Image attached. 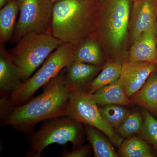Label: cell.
Returning a JSON list of instances; mask_svg holds the SVG:
<instances>
[{
    "instance_id": "1",
    "label": "cell",
    "mask_w": 157,
    "mask_h": 157,
    "mask_svg": "<svg viewBox=\"0 0 157 157\" xmlns=\"http://www.w3.org/2000/svg\"><path fill=\"white\" fill-rule=\"evenodd\" d=\"M65 68L43 86L39 96L12 107L2 126H10L19 132L31 134L40 122L67 116L70 91L65 84Z\"/></svg>"
},
{
    "instance_id": "2",
    "label": "cell",
    "mask_w": 157,
    "mask_h": 157,
    "mask_svg": "<svg viewBox=\"0 0 157 157\" xmlns=\"http://www.w3.org/2000/svg\"><path fill=\"white\" fill-rule=\"evenodd\" d=\"M97 0H58L53 3L52 36L75 50L95 29L101 5Z\"/></svg>"
},
{
    "instance_id": "3",
    "label": "cell",
    "mask_w": 157,
    "mask_h": 157,
    "mask_svg": "<svg viewBox=\"0 0 157 157\" xmlns=\"http://www.w3.org/2000/svg\"><path fill=\"white\" fill-rule=\"evenodd\" d=\"M130 15V0H107L100 7L93 34L101 45L109 49L114 60L122 63L128 59L123 50L128 39Z\"/></svg>"
},
{
    "instance_id": "4",
    "label": "cell",
    "mask_w": 157,
    "mask_h": 157,
    "mask_svg": "<svg viewBox=\"0 0 157 157\" xmlns=\"http://www.w3.org/2000/svg\"><path fill=\"white\" fill-rule=\"evenodd\" d=\"M75 49L62 43L48 56L42 67L25 81L21 82L8 97L1 98V113L7 115L12 107L20 106L33 99L36 92L73 61Z\"/></svg>"
},
{
    "instance_id": "5",
    "label": "cell",
    "mask_w": 157,
    "mask_h": 157,
    "mask_svg": "<svg viewBox=\"0 0 157 157\" xmlns=\"http://www.w3.org/2000/svg\"><path fill=\"white\" fill-rule=\"evenodd\" d=\"M50 32L29 33L9 51L21 81L29 78L48 56L62 44Z\"/></svg>"
},
{
    "instance_id": "6",
    "label": "cell",
    "mask_w": 157,
    "mask_h": 157,
    "mask_svg": "<svg viewBox=\"0 0 157 157\" xmlns=\"http://www.w3.org/2000/svg\"><path fill=\"white\" fill-rule=\"evenodd\" d=\"M30 147L26 157H40L45 147L53 144H72L71 150L80 147L83 139L82 125L68 116L46 121L36 132L31 133Z\"/></svg>"
},
{
    "instance_id": "7",
    "label": "cell",
    "mask_w": 157,
    "mask_h": 157,
    "mask_svg": "<svg viewBox=\"0 0 157 157\" xmlns=\"http://www.w3.org/2000/svg\"><path fill=\"white\" fill-rule=\"evenodd\" d=\"M67 116L86 125L99 129L118 147L123 141V138L102 117L92 94L85 90L70 91Z\"/></svg>"
},
{
    "instance_id": "8",
    "label": "cell",
    "mask_w": 157,
    "mask_h": 157,
    "mask_svg": "<svg viewBox=\"0 0 157 157\" xmlns=\"http://www.w3.org/2000/svg\"><path fill=\"white\" fill-rule=\"evenodd\" d=\"M19 16L11 40L17 43L29 33L50 32L53 4L51 0H17Z\"/></svg>"
},
{
    "instance_id": "9",
    "label": "cell",
    "mask_w": 157,
    "mask_h": 157,
    "mask_svg": "<svg viewBox=\"0 0 157 157\" xmlns=\"http://www.w3.org/2000/svg\"><path fill=\"white\" fill-rule=\"evenodd\" d=\"M129 25L132 42L145 31H152L157 35V0L134 2Z\"/></svg>"
},
{
    "instance_id": "10",
    "label": "cell",
    "mask_w": 157,
    "mask_h": 157,
    "mask_svg": "<svg viewBox=\"0 0 157 157\" xmlns=\"http://www.w3.org/2000/svg\"><path fill=\"white\" fill-rule=\"evenodd\" d=\"M157 71V65L143 62L127 60L122 64L119 79L128 98L142 87L152 73Z\"/></svg>"
},
{
    "instance_id": "11",
    "label": "cell",
    "mask_w": 157,
    "mask_h": 157,
    "mask_svg": "<svg viewBox=\"0 0 157 157\" xmlns=\"http://www.w3.org/2000/svg\"><path fill=\"white\" fill-rule=\"evenodd\" d=\"M101 67L73 61L65 68V82L70 91L85 90L95 78Z\"/></svg>"
},
{
    "instance_id": "12",
    "label": "cell",
    "mask_w": 157,
    "mask_h": 157,
    "mask_svg": "<svg viewBox=\"0 0 157 157\" xmlns=\"http://www.w3.org/2000/svg\"><path fill=\"white\" fill-rule=\"evenodd\" d=\"M128 60L143 62L157 65V35L151 31H145L135 39Z\"/></svg>"
},
{
    "instance_id": "13",
    "label": "cell",
    "mask_w": 157,
    "mask_h": 157,
    "mask_svg": "<svg viewBox=\"0 0 157 157\" xmlns=\"http://www.w3.org/2000/svg\"><path fill=\"white\" fill-rule=\"evenodd\" d=\"M21 80L16 64L6 49L0 44V94L1 98L8 97Z\"/></svg>"
},
{
    "instance_id": "14",
    "label": "cell",
    "mask_w": 157,
    "mask_h": 157,
    "mask_svg": "<svg viewBox=\"0 0 157 157\" xmlns=\"http://www.w3.org/2000/svg\"><path fill=\"white\" fill-rule=\"evenodd\" d=\"M92 96L98 107L109 104L124 106L135 104L126 94L119 79L98 90Z\"/></svg>"
},
{
    "instance_id": "15",
    "label": "cell",
    "mask_w": 157,
    "mask_h": 157,
    "mask_svg": "<svg viewBox=\"0 0 157 157\" xmlns=\"http://www.w3.org/2000/svg\"><path fill=\"white\" fill-rule=\"evenodd\" d=\"M129 98L134 104L157 116V73H152L142 87Z\"/></svg>"
},
{
    "instance_id": "16",
    "label": "cell",
    "mask_w": 157,
    "mask_h": 157,
    "mask_svg": "<svg viewBox=\"0 0 157 157\" xmlns=\"http://www.w3.org/2000/svg\"><path fill=\"white\" fill-rule=\"evenodd\" d=\"M18 13L17 0H11L0 10V44L6 45L13 38Z\"/></svg>"
},
{
    "instance_id": "17",
    "label": "cell",
    "mask_w": 157,
    "mask_h": 157,
    "mask_svg": "<svg viewBox=\"0 0 157 157\" xmlns=\"http://www.w3.org/2000/svg\"><path fill=\"white\" fill-rule=\"evenodd\" d=\"M73 61L101 67L104 63V57L101 43L95 36L88 38L75 50Z\"/></svg>"
},
{
    "instance_id": "18",
    "label": "cell",
    "mask_w": 157,
    "mask_h": 157,
    "mask_svg": "<svg viewBox=\"0 0 157 157\" xmlns=\"http://www.w3.org/2000/svg\"><path fill=\"white\" fill-rule=\"evenodd\" d=\"M85 132L93 151L94 157L119 156L107 137L99 129L86 125Z\"/></svg>"
},
{
    "instance_id": "19",
    "label": "cell",
    "mask_w": 157,
    "mask_h": 157,
    "mask_svg": "<svg viewBox=\"0 0 157 157\" xmlns=\"http://www.w3.org/2000/svg\"><path fill=\"white\" fill-rule=\"evenodd\" d=\"M122 64L116 60L108 62L102 67L100 74L86 86L85 90L93 94L98 90L117 80L120 76Z\"/></svg>"
},
{
    "instance_id": "20",
    "label": "cell",
    "mask_w": 157,
    "mask_h": 157,
    "mask_svg": "<svg viewBox=\"0 0 157 157\" xmlns=\"http://www.w3.org/2000/svg\"><path fill=\"white\" fill-rule=\"evenodd\" d=\"M119 148V153L121 157L155 156L152 150L146 140L135 135L123 140Z\"/></svg>"
},
{
    "instance_id": "21",
    "label": "cell",
    "mask_w": 157,
    "mask_h": 157,
    "mask_svg": "<svg viewBox=\"0 0 157 157\" xmlns=\"http://www.w3.org/2000/svg\"><path fill=\"white\" fill-rule=\"evenodd\" d=\"M124 107L116 104L99 107V111L102 117L115 131L121 126L131 113Z\"/></svg>"
},
{
    "instance_id": "22",
    "label": "cell",
    "mask_w": 157,
    "mask_h": 157,
    "mask_svg": "<svg viewBox=\"0 0 157 157\" xmlns=\"http://www.w3.org/2000/svg\"><path fill=\"white\" fill-rule=\"evenodd\" d=\"M144 117L140 113L135 112L130 113L121 126L115 132L121 137L126 138L139 134L143 128Z\"/></svg>"
},
{
    "instance_id": "23",
    "label": "cell",
    "mask_w": 157,
    "mask_h": 157,
    "mask_svg": "<svg viewBox=\"0 0 157 157\" xmlns=\"http://www.w3.org/2000/svg\"><path fill=\"white\" fill-rule=\"evenodd\" d=\"M142 114L144 124L140 134L142 138L151 144L157 153V120L146 109H142Z\"/></svg>"
},
{
    "instance_id": "24",
    "label": "cell",
    "mask_w": 157,
    "mask_h": 157,
    "mask_svg": "<svg viewBox=\"0 0 157 157\" xmlns=\"http://www.w3.org/2000/svg\"><path fill=\"white\" fill-rule=\"evenodd\" d=\"M91 146L90 144H86L78 148L65 151L62 154V157H87L91 155Z\"/></svg>"
},
{
    "instance_id": "25",
    "label": "cell",
    "mask_w": 157,
    "mask_h": 157,
    "mask_svg": "<svg viewBox=\"0 0 157 157\" xmlns=\"http://www.w3.org/2000/svg\"><path fill=\"white\" fill-rule=\"evenodd\" d=\"M11 0H0V9L6 6Z\"/></svg>"
},
{
    "instance_id": "26",
    "label": "cell",
    "mask_w": 157,
    "mask_h": 157,
    "mask_svg": "<svg viewBox=\"0 0 157 157\" xmlns=\"http://www.w3.org/2000/svg\"><path fill=\"white\" fill-rule=\"evenodd\" d=\"M52 2V3H53L55 2H56V1H57L58 0H51Z\"/></svg>"
},
{
    "instance_id": "27",
    "label": "cell",
    "mask_w": 157,
    "mask_h": 157,
    "mask_svg": "<svg viewBox=\"0 0 157 157\" xmlns=\"http://www.w3.org/2000/svg\"><path fill=\"white\" fill-rule=\"evenodd\" d=\"M133 1H134V2H135V1H137V0H133Z\"/></svg>"
},
{
    "instance_id": "28",
    "label": "cell",
    "mask_w": 157,
    "mask_h": 157,
    "mask_svg": "<svg viewBox=\"0 0 157 157\" xmlns=\"http://www.w3.org/2000/svg\"><path fill=\"white\" fill-rule=\"evenodd\" d=\"M97 1H99V2H100V1H101V0H97Z\"/></svg>"
},
{
    "instance_id": "29",
    "label": "cell",
    "mask_w": 157,
    "mask_h": 157,
    "mask_svg": "<svg viewBox=\"0 0 157 157\" xmlns=\"http://www.w3.org/2000/svg\"><path fill=\"white\" fill-rule=\"evenodd\" d=\"M156 73H157V72H156Z\"/></svg>"
}]
</instances>
